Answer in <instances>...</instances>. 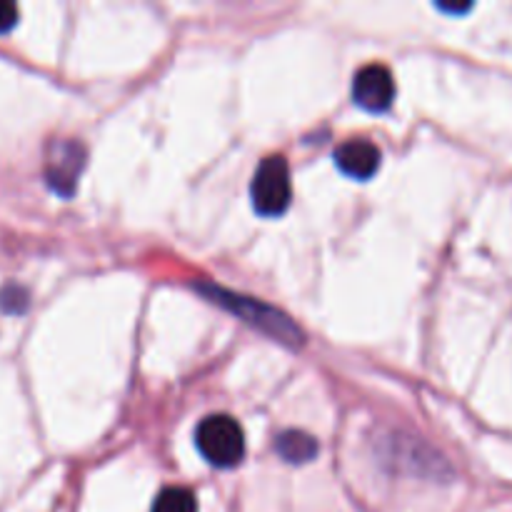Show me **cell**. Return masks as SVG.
Instances as JSON below:
<instances>
[{"label": "cell", "mask_w": 512, "mask_h": 512, "mask_svg": "<svg viewBox=\"0 0 512 512\" xmlns=\"http://www.w3.org/2000/svg\"><path fill=\"white\" fill-rule=\"evenodd\" d=\"M153 512H198V500L188 488H165L155 498Z\"/></svg>", "instance_id": "cell-8"}, {"label": "cell", "mask_w": 512, "mask_h": 512, "mask_svg": "<svg viewBox=\"0 0 512 512\" xmlns=\"http://www.w3.org/2000/svg\"><path fill=\"white\" fill-rule=\"evenodd\" d=\"M25 305H28V293L20 285H5L0 290V308L3 310H8V313H23Z\"/></svg>", "instance_id": "cell-9"}, {"label": "cell", "mask_w": 512, "mask_h": 512, "mask_svg": "<svg viewBox=\"0 0 512 512\" xmlns=\"http://www.w3.org/2000/svg\"><path fill=\"white\" fill-rule=\"evenodd\" d=\"M203 293L208 295V298H213V303L223 305V308L230 310V313L240 315L245 323L255 325V328L263 330V333L278 338L280 343L295 345V343H300V340H303L300 330L295 328V325L290 323V320L285 318L280 310L270 308V305L260 303V300L243 298V295L228 293V290L215 288V285H208V288H203Z\"/></svg>", "instance_id": "cell-1"}, {"label": "cell", "mask_w": 512, "mask_h": 512, "mask_svg": "<svg viewBox=\"0 0 512 512\" xmlns=\"http://www.w3.org/2000/svg\"><path fill=\"white\" fill-rule=\"evenodd\" d=\"M335 163L348 178L368 180L380 168V150L370 140H348L335 150Z\"/></svg>", "instance_id": "cell-6"}, {"label": "cell", "mask_w": 512, "mask_h": 512, "mask_svg": "<svg viewBox=\"0 0 512 512\" xmlns=\"http://www.w3.org/2000/svg\"><path fill=\"white\" fill-rule=\"evenodd\" d=\"M18 23V5L8 3V0H0V35L8 33Z\"/></svg>", "instance_id": "cell-10"}, {"label": "cell", "mask_w": 512, "mask_h": 512, "mask_svg": "<svg viewBox=\"0 0 512 512\" xmlns=\"http://www.w3.org/2000/svg\"><path fill=\"white\" fill-rule=\"evenodd\" d=\"M85 165V148L78 140H60L50 145L48 163H45V175H48L50 188L63 198H70L78 188L80 170Z\"/></svg>", "instance_id": "cell-4"}, {"label": "cell", "mask_w": 512, "mask_h": 512, "mask_svg": "<svg viewBox=\"0 0 512 512\" xmlns=\"http://www.w3.org/2000/svg\"><path fill=\"white\" fill-rule=\"evenodd\" d=\"M275 448L285 463L305 465L318 455V440L308 433H300V430H288V433L280 435Z\"/></svg>", "instance_id": "cell-7"}, {"label": "cell", "mask_w": 512, "mask_h": 512, "mask_svg": "<svg viewBox=\"0 0 512 512\" xmlns=\"http://www.w3.org/2000/svg\"><path fill=\"white\" fill-rule=\"evenodd\" d=\"M200 455L215 468H235L245 455V433L230 415H210L195 433Z\"/></svg>", "instance_id": "cell-2"}, {"label": "cell", "mask_w": 512, "mask_h": 512, "mask_svg": "<svg viewBox=\"0 0 512 512\" xmlns=\"http://www.w3.org/2000/svg\"><path fill=\"white\" fill-rule=\"evenodd\" d=\"M353 100L370 113H383L395 100V80L385 65H365L353 78Z\"/></svg>", "instance_id": "cell-5"}, {"label": "cell", "mask_w": 512, "mask_h": 512, "mask_svg": "<svg viewBox=\"0 0 512 512\" xmlns=\"http://www.w3.org/2000/svg\"><path fill=\"white\" fill-rule=\"evenodd\" d=\"M293 198V185H290V168L283 155H268L258 165L250 183V200L253 208L263 218H278L288 210Z\"/></svg>", "instance_id": "cell-3"}]
</instances>
